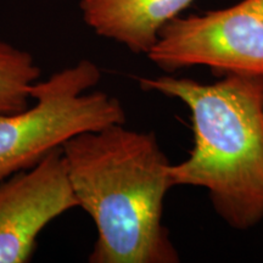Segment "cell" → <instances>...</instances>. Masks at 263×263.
Instances as JSON below:
<instances>
[{"mask_svg": "<svg viewBox=\"0 0 263 263\" xmlns=\"http://www.w3.org/2000/svg\"><path fill=\"white\" fill-rule=\"evenodd\" d=\"M78 207L93 219L90 263H178L162 223L173 188L170 161L154 132L124 124L85 132L62 145Z\"/></svg>", "mask_w": 263, "mask_h": 263, "instance_id": "1", "label": "cell"}, {"mask_svg": "<svg viewBox=\"0 0 263 263\" xmlns=\"http://www.w3.org/2000/svg\"><path fill=\"white\" fill-rule=\"evenodd\" d=\"M166 73L206 66L219 76L263 77V0L173 18L146 55Z\"/></svg>", "mask_w": 263, "mask_h": 263, "instance_id": "4", "label": "cell"}, {"mask_svg": "<svg viewBox=\"0 0 263 263\" xmlns=\"http://www.w3.org/2000/svg\"><path fill=\"white\" fill-rule=\"evenodd\" d=\"M194 0H81L83 18L98 35L133 54L147 55L160 32Z\"/></svg>", "mask_w": 263, "mask_h": 263, "instance_id": "6", "label": "cell"}, {"mask_svg": "<svg viewBox=\"0 0 263 263\" xmlns=\"http://www.w3.org/2000/svg\"><path fill=\"white\" fill-rule=\"evenodd\" d=\"M141 89L178 99L189 108L194 146L170 166L173 186L205 188L217 215L236 230L263 219V77L228 74L213 83L160 76Z\"/></svg>", "mask_w": 263, "mask_h": 263, "instance_id": "2", "label": "cell"}, {"mask_svg": "<svg viewBox=\"0 0 263 263\" xmlns=\"http://www.w3.org/2000/svg\"><path fill=\"white\" fill-rule=\"evenodd\" d=\"M100 80L99 66L81 60L33 85L27 108L0 116V182L32 168L71 138L126 124L117 98L89 91Z\"/></svg>", "mask_w": 263, "mask_h": 263, "instance_id": "3", "label": "cell"}, {"mask_svg": "<svg viewBox=\"0 0 263 263\" xmlns=\"http://www.w3.org/2000/svg\"><path fill=\"white\" fill-rule=\"evenodd\" d=\"M78 207L62 147L0 182V263H26L49 223Z\"/></svg>", "mask_w": 263, "mask_h": 263, "instance_id": "5", "label": "cell"}, {"mask_svg": "<svg viewBox=\"0 0 263 263\" xmlns=\"http://www.w3.org/2000/svg\"><path fill=\"white\" fill-rule=\"evenodd\" d=\"M41 68L29 52L0 39V116L25 110L32 104V89Z\"/></svg>", "mask_w": 263, "mask_h": 263, "instance_id": "7", "label": "cell"}]
</instances>
